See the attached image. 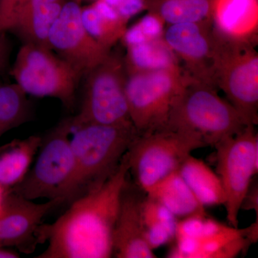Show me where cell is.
I'll list each match as a JSON object with an SVG mask.
<instances>
[{
	"label": "cell",
	"instance_id": "44dd1931",
	"mask_svg": "<svg viewBox=\"0 0 258 258\" xmlns=\"http://www.w3.org/2000/svg\"><path fill=\"white\" fill-rule=\"evenodd\" d=\"M178 171L205 208L225 205V192L221 179L205 161L191 154Z\"/></svg>",
	"mask_w": 258,
	"mask_h": 258
},
{
	"label": "cell",
	"instance_id": "9a60e30c",
	"mask_svg": "<svg viewBox=\"0 0 258 258\" xmlns=\"http://www.w3.org/2000/svg\"><path fill=\"white\" fill-rule=\"evenodd\" d=\"M145 195L143 190L127 181L113 230V256L115 257H157L146 240L142 227L141 206Z\"/></svg>",
	"mask_w": 258,
	"mask_h": 258
},
{
	"label": "cell",
	"instance_id": "7402d4cb",
	"mask_svg": "<svg viewBox=\"0 0 258 258\" xmlns=\"http://www.w3.org/2000/svg\"><path fill=\"white\" fill-rule=\"evenodd\" d=\"M149 13L160 17L166 25L211 23L212 0H146Z\"/></svg>",
	"mask_w": 258,
	"mask_h": 258
},
{
	"label": "cell",
	"instance_id": "5bb4252c",
	"mask_svg": "<svg viewBox=\"0 0 258 258\" xmlns=\"http://www.w3.org/2000/svg\"><path fill=\"white\" fill-rule=\"evenodd\" d=\"M62 204L60 199L45 203H34L9 189L0 215V240L4 247H14L20 252L31 254L40 243L42 220L49 212Z\"/></svg>",
	"mask_w": 258,
	"mask_h": 258
},
{
	"label": "cell",
	"instance_id": "6da1fadb",
	"mask_svg": "<svg viewBox=\"0 0 258 258\" xmlns=\"http://www.w3.org/2000/svg\"><path fill=\"white\" fill-rule=\"evenodd\" d=\"M129 173L127 152L101 186L70 203L53 223L42 224L40 241L48 245L38 258L113 257V230Z\"/></svg>",
	"mask_w": 258,
	"mask_h": 258
},
{
	"label": "cell",
	"instance_id": "52a82bcc",
	"mask_svg": "<svg viewBox=\"0 0 258 258\" xmlns=\"http://www.w3.org/2000/svg\"><path fill=\"white\" fill-rule=\"evenodd\" d=\"M205 147L196 136L174 129L139 134L127 151L129 172L135 184L146 192L158 181L179 170L193 151Z\"/></svg>",
	"mask_w": 258,
	"mask_h": 258
},
{
	"label": "cell",
	"instance_id": "2e32d148",
	"mask_svg": "<svg viewBox=\"0 0 258 258\" xmlns=\"http://www.w3.org/2000/svg\"><path fill=\"white\" fill-rule=\"evenodd\" d=\"M212 27L220 36L258 41V0H212Z\"/></svg>",
	"mask_w": 258,
	"mask_h": 258
},
{
	"label": "cell",
	"instance_id": "7a4b0ae2",
	"mask_svg": "<svg viewBox=\"0 0 258 258\" xmlns=\"http://www.w3.org/2000/svg\"><path fill=\"white\" fill-rule=\"evenodd\" d=\"M74 129L71 144L74 166L59 198L62 203H71L109 179L139 135L132 123L87 124Z\"/></svg>",
	"mask_w": 258,
	"mask_h": 258
},
{
	"label": "cell",
	"instance_id": "4dcf8cb0",
	"mask_svg": "<svg viewBox=\"0 0 258 258\" xmlns=\"http://www.w3.org/2000/svg\"><path fill=\"white\" fill-rule=\"evenodd\" d=\"M5 247L0 245V258H18L20 255L14 251L6 249Z\"/></svg>",
	"mask_w": 258,
	"mask_h": 258
},
{
	"label": "cell",
	"instance_id": "f1b7e54d",
	"mask_svg": "<svg viewBox=\"0 0 258 258\" xmlns=\"http://www.w3.org/2000/svg\"><path fill=\"white\" fill-rule=\"evenodd\" d=\"M244 210H254L258 215V185L257 180L252 179L247 193L242 200L241 208Z\"/></svg>",
	"mask_w": 258,
	"mask_h": 258
},
{
	"label": "cell",
	"instance_id": "ac0fdd59",
	"mask_svg": "<svg viewBox=\"0 0 258 258\" xmlns=\"http://www.w3.org/2000/svg\"><path fill=\"white\" fill-rule=\"evenodd\" d=\"M124 47L123 62L127 75L181 67L164 36L144 40Z\"/></svg>",
	"mask_w": 258,
	"mask_h": 258
},
{
	"label": "cell",
	"instance_id": "8fae6325",
	"mask_svg": "<svg viewBox=\"0 0 258 258\" xmlns=\"http://www.w3.org/2000/svg\"><path fill=\"white\" fill-rule=\"evenodd\" d=\"M217 174L225 192L224 205L229 225L238 227L239 212L244 195L258 171V136L247 125L233 137L215 145Z\"/></svg>",
	"mask_w": 258,
	"mask_h": 258
},
{
	"label": "cell",
	"instance_id": "277c9868",
	"mask_svg": "<svg viewBox=\"0 0 258 258\" xmlns=\"http://www.w3.org/2000/svg\"><path fill=\"white\" fill-rule=\"evenodd\" d=\"M213 30V29H212ZM215 83L247 125L258 123L256 45L220 36L213 30Z\"/></svg>",
	"mask_w": 258,
	"mask_h": 258
},
{
	"label": "cell",
	"instance_id": "30bf717a",
	"mask_svg": "<svg viewBox=\"0 0 258 258\" xmlns=\"http://www.w3.org/2000/svg\"><path fill=\"white\" fill-rule=\"evenodd\" d=\"M72 132L71 118H67L42 137L35 164L23 181L10 189L33 201L40 198L60 199L74 169Z\"/></svg>",
	"mask_w": 258,
	"mask_h": 258
},
{
	"label": "cell",
	"instance_id": "e0dca14e",
	"mask_svg": "<svg viewBox=\"0 0 258 258\" xmlns=\"http://www.w3.org/2000/svg\"><path fill=\"white\" fill-rule=\"evenodd\" d=\"M68 1L27 0L19 11L10 32L17 34L23 43L50 48L49 34Z\"/></svg>",
	"mask_w": 258,
	"mask_h": 258
},
{
	"label": "cell",
	"instance_id": "d6986e66",
	"mask_svg": "<svg viewBox=\"0 0 258 258\" xmlns=\"http://www.w3.org/2000/svg\"><path fill=\"white\" fill-rule=\"evenodd\" d=\"M145 193L148 198L160 203L178 219L206 212L178 170L158 181Z\"/></svg>",
	"mask_w": 258,
	"mask_h": 258
},
{
	"label": "cell",
	"instance_id": "5b68a950",
	"mask_svg": "<svg viewBox=\"0 0 258 258\" xmlns=\"http://www.w3.org/2000/svg\"><path fill=\"white\" fill-rule=\"evenodd\" d=\"M189 79L181 67L127 75L129 116L139 134L166 128L171 110Z\"/></svg>",
	"mask_w": 258,
	"mask_h": 258
},
{
	"label": "cell",
	"instance_id": "7c38bea8",
	"mask_svg": "<svg viewBox=\"0 0 258 258\" xmlns=\"http://www.w3.org/2000/svg\"><path fill=\"white\" fill-rule=\"evenodd\" d=\"M80 3L69 0L49 34V46L77 73L86 75L106 58L111 50L100 45L87 31Z\"/></svg>",
	"mask_w": 258,
	"mask_h": 258
},
{
	"label": "cell",
	"instance_id": "3957f363",
	"mask_svg": "<svg viewBox=\"0 0 258 258\" xmlns=\"http://www.w3.org/2000/svg\"><path fill=\"white\" fill-rule=\"evenodd\" d=\"M247 125L218 89L190 79L169 115L166 128L196 136L206 147L240 133Z\"/></svg>",
	"mask_w": 258,
	"mask_h": 258
},
{
	"label": "cell",
	"instance_id": "484cf974",
	"mask_svg": "<svg viewBox=\"0 0 258 258\" xmlns=\"http://www.w3.org/2000/svg\"><path fill=\"white\" fill-rule=\"evenodd\" d=\"M166 27L165 22L160 17L147 12L143 18L127 28L120 42L125 47L144 40L163 37Z\"/></svg>",
	"mask_w": 258,
	"mask_h": 258
},
{
	"label": "cell",
	"instance_id": "4fadbf2b",
	"mask_svg": "<svg viewBox=\"0 0 258 258\" xmlns=\"http://www.w3.org/2000/svg\"><path fill=\"white\" fill-rule=\"evenodd\" d=\"M164 39L190 79L217 88L214 72L215 47L211 23L166 25Z\"/></svg>",
	"mask_w": 258,
	"mask_h": 258
},
{
	"label": "cell",
	"instance_id": "9c48e42d",
	"mask_svg": "<svg viewBox=\"0 0 258 258\" xmlns=\"http://www.w3.org/2000/svg\"><path fill=\"white\" fill-rule=\"evenodd\" d=\"M10 74L27 95L56 98L67 107L74 104L81 79L51 49L30 43L20 47Z\"/></svg>",
	"mask_w": 258,
	"mask_h": 258
},
{
	"label": "cell",
	"instance_id": "d4e9b609",
	"mask_svg": "<svg viewBox=\"0 0 258 258\" xmlns=\"http://www.w3.org/2000/svg\"><path fill=\"white\" fill-rule=\"evenodd\" d=\"M28 116L26 93L15 83L0 86V138L25 123Z\"/></svg>",
	"mask_w": 258,
	"mask_h": 258
},
{
	"label": "cell",
	"instance_id": "ba28073f",
	"mask_svg": "<svg viewBox=\"0 0 258 258\" xmlns=\"http://www.w3.org/2000/svg\"><path fill=\"white\" fill-rule=\"evenodd\" d=\"M257 220L247 228L227 225L206 212L179 220L167 257L233 258L257 242Z\"/></svg>",
	"mask_w": 258,
	"mask_h": 258
},
{
	"label": "cell",
	"instance_id": "ffe728a7",
	"mask_svg": "<svg viewBox=\"0 0 258 258\" xmlns=\"http://www.w3.org/2000/svg\"><path fill=\"white\" fill-rule=\"evenodd\" d=\"M41 142V137L33 135L0 148V185L11 189L23 181Z\"/></svg>",
	"mask_w": 258,
	"mask_h": 258
},
{
	"label": "cell",
	"instance_id": "836d02e7",
	"mask_svg": "<svg viewBox=\"0 0 258 258\" xmlns=\"http://www.w3.org/2000/svg\"><path fill=\"white\" fill-rule=\"evenodd\" d=\"M0 245H2V244H1V240H0ZM3 246V245H2ZM3 247H4V246H3Z\"/></svg>",
	"mask_w": 258,
	"mask_h": 258
},
{
	"label": "cell",
	"instance_id": "d6a6232c",
	"mask_svg": "<svg viewBox=\"0 0 258 258\" xmlns=\"http://www.w3.org/2000/svg\"><path fill=\"white\" fill-rule=\"evenodd\" d=\"M76 2H78V3H80V2L81 1V0H76Z\"/></svg>",
	"mask_w": 258,
	"mask_h": 258
},
{
	"label": "cell",
	"instance_id": "4316f807",
	"mask_svg": "<svg viewBox=\"0 0 258 258\" xmlns=\"http://www.w3.org/2000/svg\"><path fill=\"white\" fill-rule=\"evenodd\" d=\"M111 13L128 25L129 20L147 10L146 0H101Z\"/></svg>",
	"mask_w": 258,
	"mask_h": 258
},
{
	"label": "cell",
	"instance_id": "cb8c5ba5",
	"mask_svg": "<svg viewBox=\"0 0 258 258\" xmlns=\"http://www.w3.org/2000/svg\"><path fill=\"white\" fill-rule=\"evenodd\" d=\"M85 28L100 45L108 50L120 42L128 25L112 14L100 0L81 8Z\"/></svg>",
	"mask_w": 258,
	"mask_h": 258
},
{
	"label": "cell",
	"instance_id": "8992f818",
	"mask_svg": "<svg viewBox=\"0 0 258 258\" xmlns=\"http://www.w3.org/2000/svg\"><path fill=\"white\" fill-rule=\"evenodd\" d=\"M86 79L79 111L71 118L73 129L87 124L132 123L125 98L127 74L123 55L111 50Z\"/></svg>",
	"mask_w": 258,
	"mask_h": 258
},
{
	"label": "cell",
	"instance_id": "f546056e",
	"mask_svg": "<svg viewBox=\"0 0 258 258\" xmlns=\"http://www.w3.org/2000/svg\"><path fill=\"white\" fill-rule=\"evenodd\" d=\"M10 47L5 33L0 32V74L8 71L9 66Z\"/></svg>",
	"mask_w": 258,
	"mask_h": 258
},
{
	"label": "cell",
	"instance_id": "83f0119b",
	"mask_svg": "<svg viewBox=\"0 0 258 258\" xmlns=\"http://www.w3.org/2000/svg\"><path fill=\"white\" fill-rule=\"evenodd\" d=\"M27 0H0V32H10L19 11Z\"/></svg>",
	"mask_w": 258,
	"mask_h": 258
},
{
	"label": "cell",
	"instance_id": "603a6c76",
	"mask_svg": "<svg viewBox=\"0 0 258 258\" xmlns=\"http://www.w3.org/2000/svg\"><path fill=\"white\" fill-rule=\"evenodd\" d=\"M141 216L144 237L153 250L173 242L179 219L165 207L145 195Z\"/></svg>",
	"mask_w": 258,
	"mask_h": 258
},
{
	"label": "cell",
	"instance_id": "1f68e13d",
	"mask_svg": "<svg viewBox=\"0 0 258 258\" xmlns=\"http://www.w3.org/2000/svg\"><path fill=\"white\" fill-rule=\"evenodd\" d=\"M8 190H9V189H7V188L0 185V215H1L2 212H3L5 197H6Z\"/></svg>",
	"mask_w": 258,
	"mask_h": 258
}]
</instances>
